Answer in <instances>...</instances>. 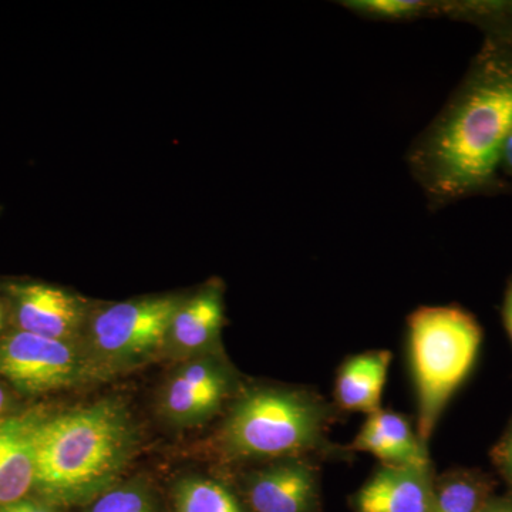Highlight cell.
Masks as SVG:
<instances>
[{
  "instance_id": "13",
  "label": "cell",
  "mask_w": 512,
  "mask_h": 512,
  "mask_svg": "<svg viewBox=\"0 0 512 512\" xmlns=\"http://www.w3.org/2000/svg\"><path fill=\"white\" fill-rule=\"evenodd\" d=\"M224 313V286L212 281L180 303L168 342L181 352H197L214 345L220 338Z\"/></svg>"
},
{
  "instance_id": "10",
  "label": "cell",
  "mask_w": 512,
  "mask_h": 512,
  "mask_svg": "<svg viewBox=\"0 0 512 512\" xmlns=\"http://www.w3.org/2000/svg\"><path fill=\"white\" fill-rule=\"evenodd\" d=\"M434 477L429 466H380L355 497L356 512H430Z\"/></svg>"
},
{
  "instance_id": "17",
  "label": "cell",
  "mask_w": 512,
  "mask_h": 512,
  "mask_svg": "<svg viewBox=\"0 0 512 512\" xmlns=\"http://www.w3.org/2000/svg\"><path fill=\"white\" fill-rule=\"evenodd\" d=\"M446 18L471 23L484 36L512 39V0H467L446 2Z\"/></svg>"
},
{
  "instance_id": "1",
  "label": "cell",
  "mask_w": 512,
  "mask_h": 512,
  "mask_svg": "<svg viewBox=\"0 0 512 512\" xmlns=\"http://www.w3.org/2000/svg\"><path fill=\"white\" fill-rule=\"evenodd\" d=\"M511 128L512 39L485 36L466 76L407 153L430 210L512 191L500 171Z\"/></svg>"
},
{
  "instance_id": "9",
  "label": "cell",
  "mask_w": 512,
  "mask_h": 512,
  "mask_svg": "<svg viewBox=\"0 0 512 512\" xmlns=\"http://www.w3.org/2000/svg\"><path fill=\"white\" fill-rule=\"evenodd\" d=\"M46 417L40 410L0 417V508L33 490L37 433Z\"/></svg>"
},
{
  "instance_id": "21",
  "label": "cell",
  "mask_w": 512,
  "mask_h": 512,
  "mask_svg": "<svg viewBox=\"0 0 512 512\" xmlns=\"http://www.w3.org/2000/svg\"><path fill=\"white\" fill-rule=\"evenodd\" d=\"M501 319L505 332L512 345V275L508 278L507 286H505L503 305H501Z\"/></svg>"
},
{
  "instance_id": "16",
  "label": "cell",
  "mask_w": 512,
  "mask_h": 512,
  "mask_svg": "<svg viewBox=\"0 0 512 512\" xmlns=\"http://www.w3.org/2000/svg\"><path fill=\"white\" fill-rule=\"evenodd\" d=\"M340 5L360 18L377 22H413L444 16V2L431 0H346Z\"/></svg>"
},
{
  "instance_id": "8",
  "label": "cell",
  "mask_w": 512,
  "mask_h": 512,
  "mask_svg": "<svg viewBox=\"0 0 512 512\" xmlns=\"http://www.w3.org/2000/svg\"><path fill=\"white\" fill-rule=\"evenodd\" d=\"M229 389L231 377L221 363L212 359L187 363L165 387L164 413L180 424L198 423L220 409Z\"/></svg>"
},
{
  "instance_id": "22",
  "label": "cell",
  "mask_w": 512,
  "mask_h": 512,
  "mask_svg": "<svg viewBox=\"0 0 512 512\" xmlns=\"http://www.w3.org/2000/svg\"><path fill=\"white\" fill-rule=\"evenodd\" d=\"M0 512H55L49 505L39 503V501L23 500L16 501V503L6 505L0 508Z\"/></svg>"
},
{
  "instance_id": "19",
  "label": "cell",
  "mask_w": 512,
  "mask_h": 512,
  "mask_svg": "<svg viewBox=\"0 0 512 512\" xmlns=\"http://www.w3.org/2000/svg\"><path fill=\"white\" fill-rule=\"evenodd\" d=\"M90 512H154L146 491L128 485L100 495Z\"/></svg>"
},
{
  "instance_id": "23",
  "label": "cell",
  "mask_w": 512,
  "mask_h": 512,
  "mask_svg": "<svg viewBox=\"0 0 512 512\" xmlns=\"http://www.w3.org/2000/svg\"><path fill=\"white\" fill-rule=\"evenodd\" d=\"M500 171L505 180H512V128L505 137L500 153Z\"/></svg>"
},
{
  "instance_id": "12",
  "label": "cell",
  "mask_w": 512,
  "mask_h": 512,
  "mask_svg": "<svg viewBox=\"0 0 512 512\" xmlns=\"http://www.w3.org/2000/svg\"><path fill=\"white\" fill-rule=\"evenodd\" d=\"M350 450L369 453L384 466H429L427 446L406 416L380 409L369 414Z\"/></svg>"
},
{
  "instance_id": "24",
  "label": "cell",
  "mask_w": 512,
  "mask_h": 512,
  "mask_svg": "<svg viewBox=\"0 0 512 512\" xmlns=\"http://www.w3.org/2000/svg\"><path fill=\"white\" fill-rule=\"evenodd\" d=\"M480 512H512V490L504 495H493Z\"/></svg>"
},
{
  "instance_id": "15",
  "label": "cell",
  "mask_w": 512,
  "mask_h": 512,
  "mask_svg": "<svg viewBox=\"0 0 512 512\" xmlns=\"http://www.w3.org/2000/svg\"><path fill=\"white\" fill-rule=\"evenodd\" d=\"M494 488V478L484 471L457 468L434 484L430 512H480Z\"/></svg>"
},
{
  "instance_id": "14",
  "label": "cell",
  "mask_w": 512,
  "mask_h": 512,
  "mask_svg": "<svg viewBox=\"0 0 512 512\" xmlns=\"http://www.w3.org/2000/svg\"><path fill=\"white\" fill-rule=\"evenodd\" d=\"M390 363L392 353L389 350H370L345 360L335 383V399L340 409L367 416L382 409Z\"/></svg>"
},
{
  "instance_id": "2",
  "label": "cell",
  "mask_w": 512,
  "mask_h": 512,
  "mask_svg": "<svg viewBox=\"0 0 512 512\" xmlns=\"http://www.w3.org/2000/svg\"><path fill=\"white\" fill-rule=\"evenodd\" d=\"M136 441L130 414L113 400L47 416L37 433L33 490L53 504L100 494L127 466Z\"/></svg>"
},
{
  "instance_id": "18",
  "label": "cell",
  "mask_w": 512,
  "mask_h": 512,
  "mask_svg": "<svg viewBox=\"0 0 512 512\" xmlns=\"http://www.w3.org/2000/svg\"><path fill=\"white\" fill-rule=\"evenodd\" d=\"M177 512H242L234 495L217 481L187 480L175 493Z\"/></svg>"
},
{
  "instance_id": "25",
  "label": "cell",
  "mask_w": 512,
  "mask_h": 512,
  "mask_svg": "<svg viewBox=\"0 0 512 512\" xmlns=\"http://www.w3.org/2000/svg\"><path fill=\"white\" fill-rule=\"evenodd\" d=\"M9 394L6 392L5 387L0 384V417L6 416L9 409Z\"/></svg>"
},
{
  "instance_id": "7",
  "label": "cell",
  "mask_w": 512,
  "mask_h": 512,
  "mask_svg": "<svg viewBox=\"0 0 512 512\" xmlns=\"http://www.w3.org/2000/svg\"><path fill=\"white\" fill-rule=\"evenodd\" d=\"M19 330L74 342L89 322V303L59 286L28 282L9 286Z\"/></svg>"
},
{
  "instance_id": "4",
  "label": "cell",
  "mask_w": 512,
  "mask_h": 512,
  "mask_svg": "<svg viewBox=\"0 0 512 512\" xmlns=\"http://www.w3.org/2000/svg\"><path fill=\"white\" fill-rule=\"evenodd\" d=\"M329 404L299 390L261 387L245 393L221 430L222 451L235 460L301 458L328 447Z\"/></svg>"
},
{
  "instance_id": "5",
  "label": "cell",
  "mask_w": 512,
  "mask_h": 512,
  "mask_svg": "<svg viewBox=\"0 0 512 512\" xmlns=\"http://www.w3.org/2000/svg\"><path fill=\"white\" fill-rule=\"evenodd\" d=\"M184 298L147 296L110 303L90 312V343L99 360L114 365L136 362L153 355L168 342L171 323Z\"/></svg>"
},
{
  "instance_id": "26",
  "label": "cell",
  "mask_w": 512,
  "mask_h": 512,
  "mask_svg": "<svg viewBox=\"0 0 512 512\" xmlns=\"http://www.w3.org/2000/svg\"><path fill=\"white\" fill-rule=\"evenodd\" d=\"M5 326V312H3L2 306H0V330Z\"/></svg>"
},
{
  "instance_id": "3",
  "label": "cell",
  "mask_w": 512,
  "mask_h": 512,
  "mask_svg": "<svg viewBox=\"0 0 512 512\" xmlns=\"http://www.w3.org/2000/svg\"><path fill=\"white\" fill-rule=\"evenodd\" d=\"M483 338L476 316L458 305L420 306L407 318L417 434L424 446L451 397L470 376Z\"/></svg>"
},
{
  "instance_id": "6",
  "label": "cell",
  "mask_w": 512,
  "mask_h": 512,
  "mask_svg": "<svg viewBox=\"0 0 512 512\" xmlns=\"http://www.w3.org/2000/svg\"><path fill=\"white\" fill-rule=\"evenodd\" d=\"M94 372L74 342L15 330L0 339V376L23 393L66 389Z\"/></svg>"
},
{
  "instance_id": "20",
  "label": "cell",
  "mask_w": 512,
  "mask_h": 512,
  "mask_svg": "<svg viewBox=\"0 0 512 512\" xmlns=\"http://www.w3.org/2000/svg\"><path fill=\"white\" fill-rule=\"evenodd\" d=\"M495 470L512 490V419L490 453Z\"/></svg>"
},
{
  "instance_id": "11",
  "label": "cell",
  "mask_w": 512,
  "mask_h": 512,
  "mask_svg": "<svg viewBox=\"0 0 512 512\" xmlns=\"http://www.w3.org/2000/svg\"><path fill=\"white\" fill-rule=\"evenodd\" d=\"M318 494L315 468L301 458L259 471L249 483L255 512H309Z\"/></svg>"
}]
</instances>
